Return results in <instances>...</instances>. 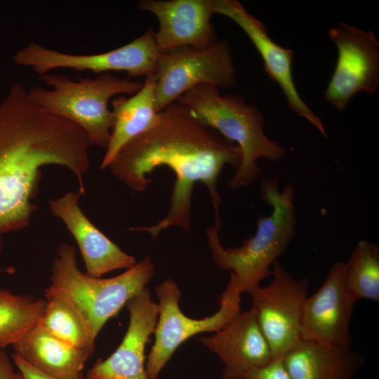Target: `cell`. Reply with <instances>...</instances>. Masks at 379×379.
Instances as JSON below:
<instances>
[{"mask_svg":"<svg viewBox=\"0 0 379 379\" xmlns=\"http://www.w3.org/2000/svg\"><path fill=\"white\" fill-rule=\"evenodd\" d=\"M159 119L150 129L127 142L107 168L130 189L143 191L152 182L147 175L162 166L175 175L167 215L155 225L130 228L145 232L155 239L172 226L188 231L194 185L208 190L219 230L220 196L217 183L222 169L241 163L238 146L206 124L192 109L173 102L159 112Z\"/></svg>","mask_w":379,"mask_h":379,"instance_id":"1","label":"cell"},{"mask_svg":"<svg viewBox=\"0 0 379 379\" xmlns=\"http://www.w3.org/2000/svg\"><path fill=\"white\" fill-rule=\"evenodd\" d=\"M91 146L79 126L41 111L21 84L11 86L0 102V254L1 236L30 222L41 168H66L85 194L83 176L89 168Z\"/></svg>","mask_w":379,"mask_h":379,"instance_id":"2","label":"cell"},{"mask_svg":"<svg viewBox=\"0 0 379 379\" xmlns=\"http://www.w3.org/2000/svg\"><path fill=\"white\" fill-rule=\"evenodd\" d=\"M260 193L272 211L270 215L258 218L255 233L245 239L241 246L224 248L219 239V230L215 225L205 231L215 263L231 271L241 293L260 286V282L272 274L271 267L285 253L295 234L293 185L288 184L280 191L277 178H262Z\"/></svg>","mask_w":379,"mask_h":379,"instance_id":"3","label":"cell"},{"mask_svg":"<svg viewBox=\"0 0 379 379\" xmlns=\"http://www.w3.org/2000/svg\"><path fill=\"white\" fill-rule=\"evenodd\" d=\"M154 264L147 256L122 274L107 279L81 272L75 248L61 244L53 258L46 298H60L69 302L86 323L91 339H95L107 321L151 281Z\"/></svg>","mask_w":379,"mask_h":379,"instance_id":"4","label":"cell"},{"mask_svg":"<svg viewBox=\"0 0 379 379\" xmlns=\"http://www.w3.org/2000/svg\"><path fill=\"white\" fill-rule=\"evenodd\" d=\"M175 102L192 109L206 124L238 146L241 163L227 183L231 190L256 181L260 173L256 163L259 159L277 161L286 152L266 135L262 114L240 95L222 96L218 87L201 84L185 92Z\"/></svg>","mask_w":379,"mask_h":379,"instance_id":"5","label":"cell"},{"mask_svg":"<svg viewBox=\"0 0 379 379\" xmlns=\"http://www.w3.org/2000/svg\"><path fill=\"white\" fill-rule=\"evenodd\" d=\"M39 79L52 89L31 88L28 93L33 103L46 113L75 124L84 131L91 146L105 149L114 124V113L108 107L109 99L121 93L134 95L143 84L109 72L78 81L65 74L47 73Z\"/></svg>","mask_w":379,"mask_h":379,"instance_id":"6","label":"cell"},{"mask_svg":"<svg viewBox=\"0 0 379 379\" xmlns=\"http://www.w3.org/2000/svg\"><path fill=\"white\" fill-rule=\"evenodd\" d=\"M159 299V317L154 328V342L145 364L148 379H157L178 347L191 337L205 332H216L230 323L241 311V295L234 278L230 281L220 300V308L204 319H192L182 312L180 289L171 279L155 288Z\"/></svg>","mask_w":379,"mask_h":379,"instance_id":"7","label":"cell"},{"mask_svg":"<svg viewBox=\"0 0 379 379\" xmlns=\"http://www.w3.org/2000/svg\"><path fill=\"white\" fill-rule=\"evenodd\" d=\"M230 43L218 41L206 49L183 46L160 52L155 72V109L161 111L201 84L232 88L237 84Z\"/></svg>","mask_w":379,"mask_h":379,"instance_id":"8","label":"cell"},{"mask_svg":"<svg viewBox=\"0 0 379 379\" xmlns=\"http://www.w3.org/2000/svg\"><path fill=\"white\" fill-rule=\"evenodd\" d=\"M155 32L149 27L130 43L114 50L96 54L74 55L46 48L29 42L15 54L13 62L29 67L40 76L57 68H69L79 72L91 71L100 74L110 71L126 72L128 78L155 74L160 51L155 40Z\"/></svg>","mask_w":379,"mask_h":379,"instance_id":"9","label":"cell"},{"mask_svg":"<svg viewBox=\"0 0 379 379\" xmlns=\"http://www.w3.org/2000/svg\"><path fill=\"white\" fill-rule=\"evenodd\" d=\"M271 276L267 286H259L248 293L274 359H281L302 340V315L309 281L295 279L278 260L272 265Z\"/></svg>","mask_w":379,"mask_h":379,"instance_id":"10","label":"cell"},{"mask_svg":"<svg viewBox=\"0 0 379 379\" xmlns=\"http://www.w3.org/2000/svg\"><path fill=\"white\" fill-rule=\"evenodd\" d=\"M338 51L333 74L324 92L325 100L339 112L357 93L369 95L379 86V41L364 31L339 21L328 31Z\"/></svg>","mask_w":379,"mask_h":379,"instance_id":"11","label":"cell"},{"mask_svg":"<svg viewBox=\"0 0 379 379\" xmlns=\"http://www.w3.org/2000/svg\"><path fill=\"white\" fill-rule=\"evenodd\" d=\"M213 13L225 15L233 20L251 39L263 61L269 77L281 88L291 110L310 121L324 137V126L308 107L298 93L293 77V51L274 42L265 25L249 13L237 0H209Z\"/></svg>","mask_w":379,"mask_h":379,"instance_id":"12","label":"cell"},{"mask_svg":"<svg viewBox=\"0 0 379 379\" xmlns=\"http://www.w3.org/2000/svg\"><path fill=\"white\" fill-rule=\"evenodd\" d=\"M125 306L130 318L121 343L107 358H98L83 379H148L145 347L157 322L158 305L145 287Z\"/></svg>","mask_w":379,"mask_h":379,"instance_id":"13","label":"cell"},{"mask_svg":"<svg viewBox=\"0 0 379 379\" xmlns=\"http://www.w3.org/2000/svg\"><path fill=\"white\" fill-rule=\"evenodd\" d=\"M345 262L330 267L321 287L307 296L303 307L302 339L350 346V321L356 303L344 284Z\"/></svg>","mask_w":379,"mask_h":379,"instance_id":"14","label":"cell"},{"mask_svg":"<svg viewBox=\"0 0 379 379\" xmlns=\"http://www.w3.org/2000/svg\"><path fill=\"white\" fill-rule=\"evenodd\" d=\"M137 6L158 19L154 40L160 52L183 46L206 49L218 41L209 0H140Z\"/></svg>","mask_w":379,"mask_h":379,"instance_id":"15","label":"cell"},{"mask_svg":"<svg viewBox=\"0 0 379 379\" xmlns=\"http://www.w3.org/2000/svg\"><path fill=\"white\" fill-rule=\"evenodd\" d=\"M199 341L222 361L223 379H244L251 371L274 359L251 308L240 312L225 327Z\"/></svg>","mask_w":379,"mask_h":379,"instance_id":"16","label":"cell"},{"mask_svg":"<svg viewBox=\"0 0 379 379\" xmlns=\"http://www.w3.org/2000/svg\"><path fill=\"white\" fill-rule=\"evenodd\" d=\"M79 190L69 192L51 199L52 213L60 218L75 239L86 269L94 277L116 270L128 269L136 263L135 257L122 251L100 232L86 216L79 206Z\"/></svg>","mask_w":379,"mask_h":379,"instance_id":"17","label":"cell"},{"mask_svg":"<svg viewBox=\"0 0 379 379\" xmlns=\"http://www.w3.org/2000/svg\"><path fill=\"white\" fill-rule=\"evenodd\" d=\"M281 361L293 379H352L364 360L350 346L302 339Z\"/></svg>","mask_w":379,"mask_h":379,"instance_id":"18","label":"cell"},{"mask_svg":"<svg viewBox=\"0 0 379 379\" xmlns=\"http://www.w3.org/2000/svg\"><path fill=\"white\" fill-rule=\"evenodd\" d=\"M14 353L40 372L57 379H83L86 361L91 356L53 336L39 324L12 345Z\"/></svg>","mask_w":379,"mask_h":379,"instance_id":"19","label":"cell"},{"mask_svg":"<svg viewBox=\"0 0 379 379\" xmlns=\"http://www.w3.org/2000/svg\"><path fill=\"white\" fill-rule=\"evenodd\" d=\"M155 74L145 77L141 88L130 98L119 96L112 101L114 124L110 140L100 164L105 169L130 140L155 126L159 114L155 109Z\"/></svg>","mask_w":379,"mask_h":379,"instance_id":"20","label":"cell"},{"mask_svg":"<svg viewBox=\"0 0 379 379\" xmlns=\"http://www.w3.org/2000/svg\"><path fill=\"white\" fill-rule=\"evenodd\" d=\"M46 305L44 299L0 288V349L14 345L38 324Z\"/></svg>","mask_w":379,"mask_h":379,"instance_id":"21","label":"cell"},{"mask_svg":"<svg viewBox=\"0 0 379 379\" xmlns=\"http://www.w3.org/2000/svg\"><path fill=\"white\" fill-rule=\"evenodd\" d=\"M344 284L350 298L379 302V246L359 241L345 262Z\"/></svg>","mask_w":379,"mask_h":379,"instance_id":"22","label":"cell"},{"mask_svg":"<svg viewBox=\"0 0 379 379\" xmlns=\"http://www.w3.org/2000/svg\"><path fill=\"white\" fill-rule=\"evenodd\" d=\"M46 300V307L38 324L53 336L77 348L87 350L92 355L95 342L76 310L60 298H48Z\"/></svg>","mask_w":379,"mask_h":379,"instance_id":"23","label":"cell"},{"mask_svg":"<svg viewBox=\"0 0 379 379\" xmlns=\"http://www.w3.org/2000/svg\"><path fill=\"white\" fill-rule=\"evenodd\" d=\"M244 379H293L281 359H274L268 364L248 372Z\"/></svg>","mask_w":379,"mask_h":379,"instance_id":"24","label":"cell"},{"mask_svg":"<svg viewBox=\"0 0 379 379\" xmlns=\"http://www.w3.org/2000/svg\"><path fill=\"white\" fill-rule=\"evenodd\" d=\"M11 359L24 379H57L32 367L14 352L11 354Z\"/></svg>","mask_w":379,"mask_h":379,"instance_id":"25","label":"cell"},{"mask_svg":"<svg viewBox=\"0 0 379 379\" xmlns=\"http://www.w3.org/2000/svg\"><path fill=\"white\" fill-rule=\"evenodd\" d=\"M0 379H24L18 370H14L11 359L4 349H0Z\"/></svg>","mask_w":379,"mask_h":379,"instance_id":"26","label":"cell"}]
</instances>
